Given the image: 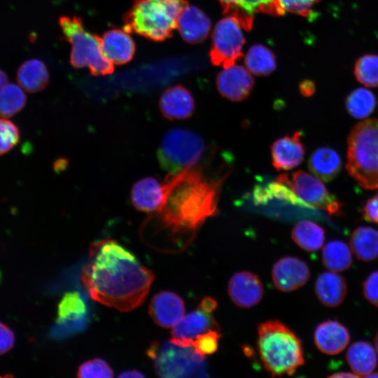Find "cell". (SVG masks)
<instances>
[{
  "mask_svg": "<svg viewBox=\"0 0 378 378\" xmlns=\"http://www.w3.org/2000/svg\"><path fill=\"white\" fill-rule=\"evenodd\" d=\"M153 272L115 240L91 245L81 281L94 300L120 312H129L145 300L153 281Z\"/></svg>",
  "mask_w": 378,
  "mask_h": 378,
  "instance_id": "1",
  "label": "cell"
},
{
  "mask_svg": "<svg viewBox=\"0 0 378 378\" xmlns=\"http://www.w3.org/2000/svg\"><path fill=\"white\" fill-rule=\"evenodd\" d=\"M225 177L208 178L195 167L167 176L165 202L155 214L162 227L174 236L195 233L206 219L216 214Z\"/></svg>",
  "mask_w": 378,
  "mask_h": 378,
  "instance_id": "2",
  "label": "cell"
},
{
  "mask_svg": "<svg viewBox=\"0 0 378 378\" xmlns=\"http://www.w3.org/2000/svg\"><path fill=\"white\" fill-rule=\"evenodd\" d=\"M257 346L265 369L273 377L292 375L304 363L300 340L278 320L259 325Z\"/></svg>",
  "mask_w": 378,
  "mask_h": 378,
  "instance_id": "3",
  "label": "cell"
},
{
  "mask_svg": "<svg viewBox=\"0 0 378 378\" xmlns=\"http://www.w3.org/2000/svg\"><path fill=\"white\" fill-rule=\"evenodd\" d=\"M187 6L186 0H134L124 15V29L153 41H162L172 36L179 16Z\"/></svg>",
  "mask_w": 378,
  "mask_h": 378,
  "instance_id": "4",
  "label": "cell"
},
{
  "mask_svg": "<svg viewBox=\"0 0 378 378\" xmlns=\"http://www.w3.org/2000/svg\"><path fill=\"white\" fill-rule=\"evenodd\" d=\"M346 169L363 188H378V118L358 122L347 139Z\"/></svg>",
  "mask_w": 378,
  "mask_h": 378,
  "instance_id": "5",
  "label": "cell"
},
{
  "mask_svg": "<svg viewBox=\"0 0 378 378\" xmlns=\"http://www.w3.org/2000/svg\"><path fill=\"white\" fill-rule=\"evenodd\" d=\"M59 24L65 40L71 44L70 63L74 68L88 66L94 76L114 71L113 64L103 52L102 38L86 31L80 18L62 16Z\"/></svg>",
  "mask_w": 378,
  "mask_h": 378,
  "instance_id": "6",
  "label": "cell"
},
{
  "mask_svg": "<svg viewBox=\"0 0 378 378\" xmlns=\"http://www.w3.org/2000/svg\"><path fill=\"white\" fill-rule=\"evenodd\" d=\"M206 146L203 138L188 129L176 127L167 131L157 152L161 167L168 176L195 167L204 158Z\"/></svg>",
  "mask_w": 378,
  "mask_h": 378,
  "instance_id": "7",
  "label": "cell"
},
{
  "mask_svg": "<svg viewBox=\"0 0 378 378\" xmlns=\"http://www.w3.org/2000/svg\"><path fill=\"white\" fill-rule=\"evenodd\" d=\"M159 377L167 378L204 376V357L192 347H183L172 342H154L148 349Z\"/></svg>",
  "mask_w": 378,
  "mask_h": 378,
  "instance_id": "8",
  "label": "cell"
},
{
  "mask_svg": "<svg viewBox=\"0 0 378 378\" xmlns=\"http://www.w3.org/2000/svg\"><path fill=\"white\" fill-rule=\"evenodd\" d=\"M276 181L289 187L295 195L307 206L326 211L329 216L342 214L343 204L313 175L298 170L290 176L281 174Z\"/></svg>",
  "mask_w": 378,
  "mask_h": 378,
  "instance_id": "9",
  "label": "cell"
},
{
  "mask_svg": "<svg viewBox=\"0 0 378 378\" xmlns=\"http://www.w3.org/2000/svg\"><path fill=\"white\" fill-rule=\"evenodd\" d=\"M240 24L227 16L215 26L209 57L211 63L225 69L235 64L243 56L245 38Z\"/></svg>",
  "mask_w": 378,
  "mask_h": 378,
  "instance_id": "10",
  "label": "cell"
},
{
  "mask_svg": "<svg viewBox=\"0 0 378 378\" xmlns=\"http://www.w3.org/2000/svg\"><path fill=\"white\" fill-rule=\"evenodd\" d=\"M88 322V306L77 291L65 293L58 304L55 335L66 337L81 331Z\"/></svg>",
  "mask_w": 378,
  "mask_h": 378,
  "instance_id": "11",
  "label": "cell"
},
{
  "mask_svg": "<svg viewBox=\"0 0 378 378\" xmlns=\"http://www.w3.org/2000/svg\"><path fill=\"white\" fill-rule=\"evenodd\" d=\"M223 13L234 18L240 26L249 31L253 24L254 13L272 15L285 13L278 0H218Z\"/></svg>",
  "mask_w": 378,
  "mask_h": 378,
  "instance_id": "12",
  "label": "cell"
},
{
  "mask_svg": "<svg viewBox=\"0 0 378 378\" xmlns=\"http://www.w3.org/2000/svg\"><path fill=\"white\" fill-rule=\"evenodd\" d=\"M172 328L170 342L183 347H192L193 340L202 333L213 329L220 330L212 314L199 307L183 315Z\"/></svg>",
  "mask_w": 378,
  "mask_h": 378,
  "instance_id": "13",
  "label": "cell"
},
{
  "mask_svg": "<svg viewBox=\"0 0 378 378\" xmlns=\"http://www.w3.org/2000/svg\"><path fill=\"white\" fill-rule=\"evenodd\" d=\"M310 278V270L303 260L286 256L276 261L272 270V279L276 288L291 292L303 286Z\"/></svg>",
  "mask_w": 378,
  "mask_h": 378,
  "instance_id": "14",
  "label": "cell"
},
{
  "mask_svg": "<svg viewBox=\"0 0 378 378\" xmlns=\"http://www.w3.org/2000/svg\"><path fill=\"white\" fill-rule=\"evenodd\" d=\"M216 84L222 97L232 102H241L251 93L254 80L245 67L234 64L218 74Z\"/></svg>",
  "mask_w": 378,
  "mask_h": 378,
  "instance_id": "15",
  "label": "cell"
},
{
  "mask_svg": "<svg viewBox=\"0 0 378 378\" xmlns=\"http://www.w3.org/2000/svg\"><path fill=\"white\" fill-rule=\"evenodd\" d=\"M227 293L234 304L242 308H249L262 300L264 287L256 274L242 271L235 273L231 277L228 282Z\"/></svg>",
  "mask_w": 378,
  "mask_h": 378,
  "instance_id": "16",
  "label": "cell"
},
{
  "mask_svg": "<svg viewBox=\"0 0 378 378\" xmlns=\"http://www.w3.org/2000/svg\"><path fill=\"white\" fill-rule=\"evenodd\" d=\"M304 154L305 148L300 132L281 136L271 146L272 162L277 171H288L295 168L303 161Z\"/></svg>",
  "mask_w": 378,
  "mask_h": 378,
  "instance_id": "17",
  "label": "cell"
},
{
  "mask_svg": "<svg viewBox=\"0 0 378 378\" xmlns=\"http://www.w3.org/2000/svg\"><path fill=\"white\" fill-rule=\"evenodd\" d=\"M148 312L159 326L172 328L184 315L185 303L175 293L161 291L152 298Z\"/></svg>",
  "mask_w": 378,
  "mask_h": 378,
  "instance_id": "18",
  "label": "cell"
},
{
  "mask_svg": "<svg viewBox=\"0 0 378 378\" xmlns=\"http://www.w3.org/2000/svg\"><path fill=\"white\" fill-rule=\"evenodd\" d=\"M159 108L162 115L169 120H183L195 111V99L190 91L181 85L170 87L160 97Z\"/></svg>",
  "mask_w": 378,
  "mask_h": 378,
  "instance_id": "19",
  "label": "cell"
},
{
  "mask_svg": "<svg viewBox=\"0 0 378 378\" xmlns=\"http://www.w3.org/2000/svg\"><path fill=\"white\" fill-rule=\"evenodd\" d=\"M167 196V188L153 177L148 176L136 182L131 190L132 205L139 211L150 213L159 211Z\"/></svg>",
  "mask_w": 378,
  "mask_h": 378,
  "instance_id": "20",
  "label": "cell"
},
{
  "mask_svg": "<svg viewBox=\"0 0 378 378\" xmlns=\"http://www.w3.org/2000/svg\"><path fill=\"white\" fill-rule=\"evenodd\" d=\"M351 335L347 328L335 320H327L315 328L314 341L317 349L327 355L341 353L348 345Z\"/></svg>",
  "mask_w": 378,
  "mask_h": 378,
  "instance_id": "21",
  "label": "cell"
},
{
  "mask_svg": "<svg viewBox=\"0 0 378 378\" xmlns=\"http://www.w3.org/2000/svg\"><path fill=\"white\" fill-rule=\"evenodd\" d=\"M211 22L208 15L195 6H187L181 13L177 29L187 43L195 44L204 41L211 30Z\"/></svg>",
  "mask_w": 378,
  "mask_h": 378,
  "instance_id": "22",
  "label": "cell"
},
{
  "mask_svg": "<svg viewBox=\"0 0 378 378\" xmlns=\"http://www.w3.org/2000/svg\"><path fill=\"white\" fill-rule=\"evenodd\" d=\"M102 48L104 55L118 65L130 62L135 52L134 41L125 29L106 31L102 38Z\"/></svg>",
  "mask_w": 378,
  "mask_h": 378,
  "instance_id": "23",
  "label": "cell"
},
{
  "mask_svg": "<svg viewBox=\"0 0 378 378\" xmlns=\"http://www.w3.org/2000/svg\"><path fill=\"white\" fill-rule=\"evenodd\" d=\"M348 287L343 276L335 272L321 273L315 283V293L321 304L335 307L340 305L347 294Z\"/></svg>",
  "mask_w": 378,
  "mask_h": 378,
  "instance_id": "24",
  "label": "cell"
},
{
  "mask_svg": "<svg viewBox=\"0 0 378 378\" xmlns=\"http://www.w3.org/2000/svg\"><path fill=\"white\" fill-rule=\"evenodd\" d=\"M307 164L310 172L318 178L330 182L339 175L342 162L340 154L335 150L323 146L312 153Z\"/></svg>",
  "mask_w": 378,
  "mask_h": 378,
  "instance_id": "25",
  "label": "cell"
},
{
  "mask_svg": "<svg viewBox=\"0 0 378 378\" xmlns=\"http://www.w3.org/2000/svg\"><path fill=\"white\" fill-rule=\"evenodd\" d=\"M16 80L25 91L35 93L43 90L49 81V73L45 63L38 59L24 62L18 69Z\"/></svg>",
  "mask_w": 378,
  "mask_h": 378,
  "instance_id": "26",
  "label": "cell"
},
{
  "mask_svg": "<svg viewBox=\"0 0 378 378\" xmlns=\"http://www.w3.org/2000/svg\"><path fill=\"white\" fill-rule=\"evenodd\" d=\"M346 360L352 372L359 377H367L377 364L376 352L368 342L353 343L346 354Z\"/></svg>",
  "mask_w": 378,
  "mask_h": 378,
  "instance_id": "27",
  "label": "cell"
},
{
  "mask_svg": "<svg viewBox=\"0 0 378 378\" xmlns=\"http://www.w3.org/2000/svg\"><path fill=\"white\" fill-rule=\"evenodd\" d=\"M349 244L359 260L370 262L378 258V230L374 228L358 227L352 232Z\"/></svg>",
  "mask_w": 378,
  "mask_h": 378,
  "instance_id": "28",
  "label": "cell"
},
{
  "mask_svg": "<svg viewBox=\"0 0 378 378\" xmlns=\"http://www.w3.org/2000/svg\"><path fill=\"white\" fill-rule=\"evenodd\" d=\"M291 237L302 249L314 252L319 250L323 245L325 230L316 223L304 220L298 222L293 227Z\"/></svg>",
  "mask_w": 378,
  "mask_h": 378,
  "instance_id": "29",
  "label": "cell"
},
{
  "mask_svg": "<svg viewBox=\"0 0 378 378\" xmlns=\"http://www.w3.org/2000/svg\"><path fill=\"white\" fill-rule=\"evenodd\" d=\"M244 64L251 74L258 76L269 75L276 66L274 52L262 44H255L248 49Z\"/></svg>",
  "mask_w": 378,
  "mask_h": 378,
  "instance_id": "30",
  "label": "cell"
},
{
  "mask_svg": "<svg viewBox=\"0 0 378 378\" xmlns=\"http://www.w3.org/2000/svg\"><path fill=\"white\" fill-rule=\"evenodd\" d=\"M353 262L349 246L340 240L329 241L322 251V263L332 272H342L349 269Z\"/></svg>",
  "mask_w": 378,
  "mask_h": 378,
  "instance_id": "31",
  "label": "cell"
},
{
  "mask_svg": "<svg viewBox=\"0 0 378 378\" xmlns=\"http://www.w3.org/2000/svg\"><path fill=\"white\" fill-rule=\"evenodd\" d=\"M377 104L375 94L365 88L353 90L346 97L345 107L350 115L357 119L369 116Z\"/></svg>",
  "mask_w": 378,
  "mask_h": 378,
  "instance_id": "32",
  "label": "cell"
},
{
  "mask_svg": "<svg viewBox=\"0 0 378 378\" xmlns=\"http://www.w3.org/2000/svg\"><path fill=\"white\" fill-rule=\"evenodd\" d=\"M26 102L24 90L20 85L8 83L0 89V118H8L17 114Z\"/></svg>",
  "mask_w": 378,
  "mask_h": 378,
  "instance_id": "33",
  "label": "cell"
},
{
  "mask_svg": "<svg viewBox=\"0 0 378 378\" xmlns=\"http://www.w3.org/2000/svg\"><path fill=\"white\" fill-rule=\"evenodd\" d=\"M353 74L358 82L365 87H378V55L367 53L358 57Z\"/></svg>",
  "mask_w": 378,
  "mask_h": 378,
  "instance_id": "34",
  "label": "cell"
},
{
  "mask_svg": "<svg viewBox=\"0 0 378 378\" xmlns=\"http://www.w3.org/2000/svg\"><path fill=\"white\" fill-rule=\"evenodd\" d=\"M77 376L82 378H108L113 377V371L104 360L96 358L81 364Z\"/></svg>",
  "mask_w": 378,
  "mask_h": 378,
  "instance_id": "35",
  "label": "cell"
},
{
  "mask_svg": "<svg viewBox=\"0 0 378 378\" xmlns=\"http://www.w3.org/2000/svg\"><path fill=\"white\" fill-rule=\"evenodd\" d=\"M220 337V330H209L197 336L192 343V347L203 357L211 355L217 351Z\"/></svg>",
  "mask_w": 378,
  "mask_h": 378,
  "instance_id": "36",
  "label": "cell"
},
{
  "mask_svg": "<svg viewBox=\"0 0 378 378\" xmlns=\"http://www.w3.org/2000/svg\"><path fill=\"white\" fill-rule=\"evenodd\" d=\"M20 141L18 126L6 118H0V156L9 152Z\"/></svg>",
  "mask_w": 378,
  "mask_h": 378,
  "instance_id": "37",
  "label": "cell"
},
{
  "mask_svg": "<svg viewBox=\"0 0 378 378\" xmlns=\"http://www.w3.org/2000/svg\"><path fill=\"white\" fill-rule=\"evenodd\" d=\"M282 9L303 17H308L312 13V8L321 0H278Z\"/></svg>",
  "mask_w": 378,
  "mask_h": 378,
  "instance_id": "38",
  "label": "cell"
},
{
  "mask_svg": "<svg viewBox=\"0 0 378 378\" xmlns=\"http://www.w3.org/2000/svg\"><path fill=\"white\" fill-rule=\"evenodd\" d=\"M363 292L365 298L378 307V270L372 272L365 280Z\"/></svg>",
  "mask_w": 378,
  "mask_h": 378,
  "instance_id": "39",
  "label": "cell"
},
{
  "mask_svg": "<svg viewBox=\"0 0 378 378\" xmlns=\"http://www.w3.org/2000/svg\"><path fill=\"white\" fill-rule=\"evenodd\" d=\"M362 214L363 219L378 225V192L365 202Z\"/></svg>",
  "mask_w": 378,
  "mask_h": 378,
  "instance_id": "40",
  "label": "cell"
},
{
  "mask_svg": "<svg viewBox=\"0 0 378 378\" xmlns=\"http://www.w3.org/2000/svg\"><path fill=\"white\" fill-rule=\"evenodd\" d=\"M14 342L13 331L0 322V355L9 351L13 346Z\"/></svg>",
  "mask_w": 378,
  "mask_h": 378,
  "instance_id": "41",
  "label": "cell"
},
{
  "mask_svg": "<svg viewBox=\"0 0 378 378\" xmlns=\"http://www.w3.org/2000/svg\"><path fill=\"white\" fill-rule=\"evenodd\" d=\"M217 305V301L214 298L205 297L201 300L198 307L206 313L212 314L216 309Z\"/></svg>",
  "mask_w": 378,
  "mask_h": 378,
  "instance_id": "42",
  "label": "cell"
},
{
  "mask_svg": "<svg viewBox=\"0 0 378 378\" xmlns=\"http://www.w3.org/2000/svg\"><path fill=\"white\" fill-rule=\"evenodd\" d=\"M300 91L304 97H310L313 95L316 91V85L314 83L310 80H305L300 83Z\"/></svg>",
  "mask_w": 378,
  "mask_h": 378,
  "instance_id": "43",
  "label": "cell"
},
{
  "mask_svg": "<svg viewBox=\"0 0 378 378\" xmlns=\"http://www.w3.org/2000/svg\"><path fill=\"white\" fill-rule=\"evenodd\" d=\"M145 376L144 374H142L140 371H138L136 370H126L121 374L118 375V377H124V378H128V377H144Z\"/></svg>",
  "mask_w": 378,
  "mask_h": 378,
  "instance_id": "44",
  "label": "cell"
},
{
  "mask_svg": "<svg viewBox=\"0 0 378 378\" xmlns=\"http://www.w3.org/2000/svg\"><path fill=\"white\" fill-rule=\"evenodd\" d=\"M8 78L4 71L0 69V89L8 84Z\"/></svg>",
  "mask_w": 378,
  "mask_h": 378,
  "instance_id": "45",
  "label": "cell"
},
{
  "mask_svg": "<svg viewBox=\"0 0 378 378\" xmlns=\"http://www.w3.org/2000/svg\"><path fill=\"white\" fill-rule=\"evenodd\" d=\"M329 377H358L356 374L354 373H349V372H337L335 374H332Z\"/></svg>",
  "mask_w": 378,
  "mask_h": 378,
  "instance_id": "46",
  "label": "cell"
},
{
  "mask_svg": "<svg viewBox=\"0 0 378 378\" xmlns=\"http://www.w3.org/2000/svg\"><path fill=\"white\" fill-rule=\"evenodd\" d=\"M374 342L375 349L377 350V352L378 353V332L377 333L376 336L374 337Z\"/></svg>",
  "mask_w": 378,
  "mask_h": 378,
  "instance_id": "47",
  "label": "cell"
},
{
  "mask_svg": "<svg viewBox=\"0 0 378 378\" xmlns=\"http://www.w3.org/2000/svg\"><path fill=\"white\" fill-rule=\"evenodd\" d=\"M367 377H378V373L377 372H376V373H370Z\"/></svg>",
  "mask_w": 378,
  "mask_h": 378,
  "instance_id": "48",
  "label": "cell"
}]
</instances>
